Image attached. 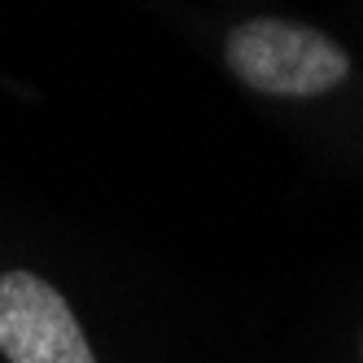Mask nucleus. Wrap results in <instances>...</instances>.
Instances as JSON below:
<instances>
[{
    "label": "nucleus",
    "mask_w": 363,
    "mask_h": 363,
    "mask_svg": "<svg viewBox=\"0 0 363 363\" xmlns=\"http://www.w3.org/2000/svg\"><path fill=\"white\" fill-rule=\"evenodd\" d=\"M359 350H363V346H359Z\"/></svg>",
    "instance_id": "3"
},
{
    "label": "nucleus",
    "mask_w": 363,
    "mask_h": 363,
    "mask_svg": "<svg viewBox=\"0 0 363 363\" xmlns=\"http://www.w3.org/2000/svg\"><path fill=\"white\" fill-rule=\"evenodd\" d=\"M228 66L241 84L272 96H320L337 88L350 57L324 31L284 18H254L228 35Z\"/></svg>",
    "instance_id": "1"
},
{
    "label": "nucleus",
    "mask_w": 363,
    "mask_h": 363,
    "mask_svg": "<svg viewBox=\"0 0 363 363\" xmlns=\"http://www.w3.org/2000/svg\"><path fill=\"white\" fill-rule=\"evenodd\" d=\"M0 350L9 363H96L66 298L31 272L0 276Z\"/></svg>",
    "instance_id": "2"
}]
</instances>
